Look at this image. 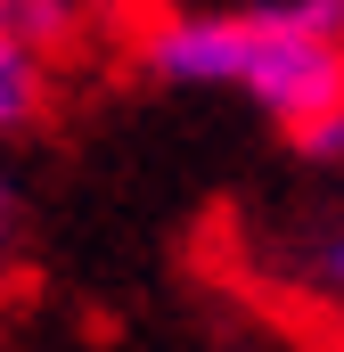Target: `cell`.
Returning <instances> with one entry per match:
<instances>
[{
  "label": "cell",
  "mask_w": 344,
  "mask_h": 352,
  "mask_svg": "<svg viewBox=\"0 0 344 352\" xmlns=\"http://www.w3.org/2000/svg\"><path fill=\"white\" fill-rule=\"evenodd\" d=\"M140 82L189 98H238L295 156L344 164V0H230V8H148L123 41Z\"/></svg>",
  "instance_id": "obj_1"
},
{
  "label": "cell",
  "mask_w": 344,
  "mask_h": 352,
  "mask_svg": "<svg viewBox=\"0 0 344 352\" xmlns=\"http://www.w3.org/2000/svg\"><path fill=\"white\" fill-rule=\"evenodd\" d=\"M50 107H58V58L0 41V164H17V148L50 123Z\"/></svg>",
  "instance_id": "obj_2"
},
{
  "label": "cell",
  "mask_w": 344,
  "mask_h": 352,
  "mask_svg": "<svg viewBox=\"0 0 344 352\" xmlns=\"http://www.w3.org/2000/svg\"><path fill=\"white\" fill-rule=\"evenodd\" d=\"M17 278H25V180L17 164H0V303L17 295Z\"/></svg>",
  "instance_id": "obj_3"
},
{
  "label": "cell",
  "mask_w": 344,
  "mask_h": 352,
  "mask_svg": "<svg viewBox=\"0 0 344 352\" xmlns=\"http://www.w3.org/2000/svg\"><path fill=\"white\" fill-rule=\"evenodd\" d=\"M303 270H312V287H320L328 303H344V221L312 238V254H303Z\"/></svg>",
  "instance_id": "obj_4"
}]
</instances>
